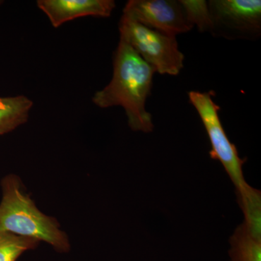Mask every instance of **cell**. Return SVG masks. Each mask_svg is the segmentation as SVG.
I'll return each instance as SVG.
<instances>
[{"label":"cell","mask_w":261,"mask_h":261,"mask_svg":"<svg viewBox=\"0 0 261 261\" xmlns=\"http://www.w3.org/2000/svg\"><path fill=\"white\" fill-rule=\"evenodd\" d=\"M187 20L200 33H211V18L208 3L205 0H179Z\"/></svg>","instance_id":"cell-12"},{"label":"cell","mask_w":261,"mask_h":261,"mask_svg":"<svg viewBox=\"0 0 261 261\" xmlns=\"http://www.w3.org/2000/svg\"><path fill=\"white\" fill-rule=\"evenodd\" d=\"M37 5L54 28L82 17L108 18L116 8L113 0H39Z\"/></svg>","instance_id":"cell-7"},{"label":"cell","mask_w":261,"mask_h":261,"mask_svg":"<svg viewBox=\"0 0 261 261\" xmlns=\"http://www.w3.org/2000/svg\"><path fill=\"white\" fill-rule=\"evenodd\" d=\"M0 202V232H9L44 242L56 251H69L66 233L54 218L39 210L25 193L20 178L10 174L2 180Z\"/></svg>","instance_id":"cell-2"},{"label":"cell","mask_w":261,"mask_h":261,"mask_svg":"<svg viewBox=\"0 0 261 261\" xmlns=\"http://www.w3.org/2000/svg\"><path fill=\"white\" fill-rule=\"evenodd\" d=\"M214 95L213 91H190L188 93L189 100L200 116L210 140L211 159L221 163L236 187L237 192H240L247 185L243 171L245 161L239 157L236 146L228 140L220 120V107L213 99Z\"/></svg>","instance_id":"cell-4"},{"label":"cell","mask_w":261,"mask_h":261,"mask_svg":"<svg viewBox=\"0 0 261 261\" xmlns=\"http://www.w3.org/2000/svg\"><path fill=\"white\" fill-rule=\"evenodd\" d=\"M213 37L254 41L261 36L260 0H210Z\"/></svg>","instance_id":"cell-5"},{"label":"cell","mask_w":261,"mask_h":261,"mask_svg":"<svg viewBox=\"0 0 261 261\" xmlns=\"http://www.w3.org/2000/svg\"><path fill=\"white\" fill-rule=\"evenodd\" d=\"M39 243L34 239L0 232V261H16L24 252L36 248Z\"/></svg>","instance_id":"cell-11"},{"label":"cell","mask_w":261,"mask_h":261,"mask_svg":"<svg viewBox=\"0 0 261 261\" xmlns=\"http://www.w3.org/2000/svg\"><path fill=\"white\" fill-rule=\"evenodd\" d=\"M240 207L245 215L247 231L255 240L261 241L260 191L247 185L242 191L237 192Z\"/></svg>","instance_id":"cell-9"},{"label":"cell","mask_w":261,"mask_h":261,"mask_svg":"<svg viewBox=\"0 0 261 261\" xmlns=\"http://www.w3.org/2000/svg\"><path fill=\"white\" fill-rule=\"evenodd\" d=\"M123 15L147 28L174 37L194 28L179 0H130Z\"/></svg>","instance_id":"cell-6"},{"label":"cell","mask_w":261,"mask_h":261,"mask_svg":"<svg viewBox=\"0 0 261 261\" xmlns=\"http://www.w3.org/2000/svg\"><path fill=\"white\" fill-rule=\"evenodd\" d=\"M3 1H0V5H1L2 4H3Z\"/></svg>","instance_id":"cell-13"},{"label":"cell","mask_w":261,"mask_h":261,"mask_svg":"<svg viewBox=\"0 0 261 261\" xmlns=\"http://www.w3.org/2000/svg\"><path fill=\"white\" fill-rule=\"evenodd\" d=\"M230 243L233 261L261 260V241L252 237L243 224L235 230Z\"/></svg>","instance_id":"cell-10"},{"label":"cell","mask_w":261,"mask_h":261,"mask_svg":"<svg viewBox=\"0 0 261 261\" xmlns=\"http://www.w3.org/2000/svg\"><path fill=\"white\" fill-rule=\"evenodd\" d=\"M33 102L24 95L0 97V136L28 121Z\"/></svg>","instance_id":"cell-8"},{"label":"cell","mask_w":261,"mask_h":261,"mask_svg":"<svg viewBox=\"0 0 261 261\" xmlns=\"http://www.w3.org/2000/svg\"><path fill=\"white\" fill-rule=\"evenodd\" d=\"M123 39L160 74L177 75L184 68L185 56L176 37L152 30L122 15L118 27Z\"/></svg>","instance_id":"cell-3"},{"label":"cell","mask_w":261,"mask_h":261,"mask_svg":"<svg viewBox=\"0 0 261 261\" xmlns=\"http://www.w3.org/2000/svg\"><path fill=\"white\" fill-rule=\"evenodd\" d=\"M155 70L120 38L113 57L111 82L92 97L97 107L121 106L128 118V126L135 132L145 133L154 128L150 113L145 104L151 94Z\"/></svg>","instance_id":"cell-1"}]
</instances>
